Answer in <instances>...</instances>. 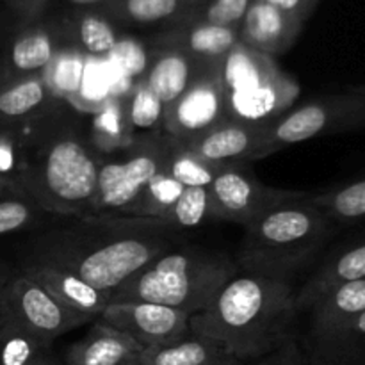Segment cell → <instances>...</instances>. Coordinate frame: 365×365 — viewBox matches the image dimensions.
<instances>
[{"instance_id": "cell-28", "label": "cell", "mask_w": 365, "mask_h": 365, "mask_svg": "<svg viewBox=\"0 0 365 365\" xmlns=\"http://www.w3.org/2000/svg\"><path fill=\"white\" fill-rule=\"evenodd\" d=\"M312 365H365V310L331 337L310 346Z\"/></svg>"}, {"instance_id": "cell-9", "label": "cell", "mask_w": 365, "mask_h": 365, "mask_svg": "<svg viewBox=\"0 0 365 365\" xmlns=\"http://www.w3.org/2000/svg\"><path fill=\"white\" fill-rule=\"evenodd\" d=\"M45 344L52 346L61 335L91 323V317L63 305L38 282L24 273H14L4 294L2 316Z\"/></svg>"}, {"instance_id": "cell-19", "label": "cell", "mask_w": 365, "mask_h": 365, "mask_svg": "<svg viewBox=\"0 0 365 365\" xmlns=\"http://www.w3.org/2000/svg\"><path fill=\"white\" fill-rule=\"evenodd\" d=\"M20 273L38 282L63 305L70 307L84 316H89L93 321L98 319L100 314L109 303V298L103 292L96 291L95 287L82 282L75 274L57 269V267L38 262H20Z\"/></svg>"}, {"instance_id": "cell-18", "label": "cell", "mask_w": 365, "mask_h": 365, "mask_svg": "<svg viewBox=\"0 0 365 365\" xmlns=\"http://www.w3.org/2000/svg\"><path fill=\"white\" fill-rule=\"evenodd\" d=\"M130 335L96 319L81 341L64 353L66 365H130L143 351Z\"/></svg>"}, {"instance_id": "cell-24", "label": "cell", "mask_w": 365, "mask_h": 365, "mask_svg": "<svg viewBox=\"0 0 365 365\" xmlns=\"http://www.w3.org/2000/svg\"><path fill=\"white\" fill-rule=\"evenodd\" d=\"M202 0H116L103 7L113 21L134 25H177L187 18Z\"/></svg>"}, {"instance_id": "cell-43", "label": "cell", "mask_w": 365, "mask_h": 365, "mask_svg": "<svg viewBox=\"0 0 365 365\" xmlns=\"http://www.w3.org/2000/svg\"><path fill=\"white\" fill-rule=\"evenodd\" d=\"M18 192H25L18 182L9 180V178L6 177H0V198L9 195H18Z\"/></svg>"}, {"instance_id": "cell-21", "label": "cell", "mask_w": 365, "mask_h": 365, "mask_svg": "<svg viewBox=\"0 0 365 365\" xmlns=\"http://www.w3.org/2000/svg\"><path fill=\"white\" fill-rule=\"evenodd\" d=\"M360 280H365V241L346 248L307 280L299 292L294 294L296 314L309 310L321 296L330 292L331 289Z\"/></svg>"}, {"instance_id": "cell-16", "label": "cell", "mask_w": 365, "mask_h": 365, "mask_svg": "<svg viewBox=\"0 0 365 365\" xmlns=\"http://www.w3.org/2000/svg\"><path fill=\"white\" fill-rule=\"evenodd\" d=\"M155 46L177 48L205 64H220L239 43L237 29L184 21L168 27L155 39Z\"/></svg>"}, {"instance_id": "cell-20", "label": "cell", "mask_w": 365, "mask_h": 365, "mask_svg": "<svg viewBox=\"0 0 365 365\" xmlns=\"http://www.w3.org/2000/svg\"><path fill=\"white\" fill-rule=\"evenodd\" d=\"M365 310V280L341 285L321 296L312 307L309 344H317L337 334Z\"/></svg>"}, {"instance_id": "cell-33", "label": "cell", "mask_w": 365, "mask_h": 365, "mask_svg": "<svg viewBox=\"0 0 365 365\" xmlns=\"http://www.w3.org/2000/svg\"><path fill=\"white\" fill-rule=\"evenodd\" d=\"M48 217L56 216L43 210L25 192L4 196L0 198V237L39 227Z\"/></svg>"}, {"instance_id": "cell-15", "label": "cell", "mask_w": 365, "mask_h": 365, "mask_svg": "<svg viewBox=\"0 0 365 365\" xmlns=\"http://www.w3.org/2000/svg\"><path fill=\"white\" fill-rule=\"evenodd\" d=\"M305 24L264 0H253L237 29L239 43L277 59L302 34Z\"/></svg>"}, {"instance_id": "cell-6", "label": "cell", "mask_w": 365, "mask_h": 365, "mask_svg": "<svg viewBox=\"0 0 365 365\" xmlns=\"http://www.w3.org/2000/svg\"><path fill=\"white\" fill-rule=\"evenodd\" d=\"M220 78L228 120L271 125L292 109L299 96L294 77L277 59L237 43L220 63Z\"/></svg>"}, {"instance_id": "cell-14", "label": "cell", "mask_w": 365, "mask_h": 365, "mask_svg": "<svg viewBox=\"0 0 365 365\" xmlns=\"http://www.w3.org/2000/svg\"><path fill=\"white\" fill-rule=\"evenodd\" d=\"M61 43L57 24L31 21L18 29L0 50V84L41 73Z\"/></svg>"}, {"instance_id": "cell-38", "label": "cell", "mask_w": 365, "mask_h": 365, "mask_svg": "<svg viewBox=\"0 0 365 365\" xmlns=\"http://www.w3.org/2000/svg\"><path fill=\"white\" fill-rule=\"evenodd\" d=\"M250 365H307V359L296 339L292 337L267 355L253 360Z\"/></svg>"}, {"instance_id": "cell-45", "label": "cell", "mask_w": 365, "mask_h": 365, "mask_svg": "<svg viewBox=\"0 0 365 365\" xmlns=\"http://www.w3.org/2000/svg\"><path fill=\"white\" fill-rule=\"evenodd\" d=\"M214 365H241V362H239V360H235L234 356H227V359H223L221 362H217Z\"/></svg>"}, {"instance_id": "cell-46", "label": "cell", "mask_w": 365, "mask_h": 365, "mask_svg": "<svg viewBox=\"0 0 365 365\" xmlns=\"http://www.w3.org/2000/svg\"><path fill=\"white\" fill-rule=\"evenodd\" d=\"M348 91H349V93H355V95H362V96H365V84H362V86H355V88H349Z\"/></svg>"}, {"instance_id": "cell-29", "label": "cell", "mask_w": 365, "mask_h": 365, "mask_svg": "<svg viewBox=\"0 0 365 365\" xmlns=\"http://www.w3.org/2000/svg\"><path fill=\"white\" fill-rule=\"evenodd\" d=\"M184 189V185L175 180L164 168L146 184L141 195L128 207L123 216L150 217V220L164 221V217L173 209Z\"/></svg>"}, {"instance_id": "cell-5", "label": "cell", "mask_w": 365, "mask_h": 365, "mask_svg": "<svg viewBox=\"0 0 365 365\" xmlns=\"http://www.w3.org/2000/svg\"><path fill=\"white\" fill-rule=\"evenodd\" d=\"M237 274V264L225 253L177 246L120 285L109 296V303H157L192 316Z\"/></svg>"}, {"instance_id": "cell-4", "label": "cell", "mask_w": 365, "mask_h": 365, "mask_svg": "<svg viewBox=\"0 0 365 365\" xmlns=\"http://www.w3.org/2000/svg\"><path fill=\"white\" fill-rule=\"evenodd\" d=\"M330 234L331 221L314 205L310 192L246 225L235 264L248 274L289 280L317 255Z\"/></svg>"}, {"instance_id": "cell-8", "label": "cell", "mask_w": 365, "mask_h": 365, "mask_svg": "<svg viewBox=\"0 0 365 365\" xmlns=\"http://www.w3.org/2000/svg\"><path fill=\"white\" fill-rule=\"evenodd\" d=\"M365 128V96L328 95L287 110L267 128V157L296 143Z\"/></svg>"}, {"instance_id": "cell-22", "label": "cell", "mask_w": 365, "mask_h": 365, "mask_svg": "<svg viewBox=\"0 0 365 365\" xmlns=\"http://www.w3.org/2000/svg\"><path fill=\"white\" fill-rule=\"evenodd\" d=\"M57 25L64 41L81 48L88 57L109 56L120 43L116 25L100 9H77Z\"/></svg>"}, {"instance_id": "cell-40", "label": "cell", "mask_w": 365, "mask_h": 365, "mask_svg": "<svg viewBox=\"0 0 365 365\" xmlns=\"http://www.w3.org/2000/svg\"><path fill=\"white\" fill-rule=\"evenodd\" d=\"M21 20H25L27 24L34 21L39 14L43 13V9L46 7L48 0H4Z\"/></svg>"}, {"instance_id": "cell-11", "label": "cell", "mask_w": 365, "mask_h": 365, "mask_svg": "<svg viewBox=\"0 0 365 365\" xmlns=\"http://www.w3.org/2000/svg\"><path fill=\"white\" fill-rule=\"evenodd\" d=\"M225 118L227 110L220 66H212L166 107L163 132L177 141H189Z\"/></svg>"}, {"instance_id": "cell-37", "label": "cell", "mask_w": 365, "mask_h": 365, "mask_svg": "<svg viewBox=\"0 0 365 365\" xmlns=\"http://www.w3.org/2000/svg\"><path fill=\"white\" fill-rule=\"evenodd\" d=\"M25 160L24 123L0 125V177L20 184Z\"/></svg>"}, {"instance_id": "cell-25", "label": "cell", "mask_w": 365, "mask_h": 365, "mask_svg": "<svg viewBox=\"0 0 365 365\" xmlns=\"http://www.w3.org/2000/svg\"><path fill=\"white\" fill-rule=\"evenodd\" d=\"M41 75L0 84V125H20L53 102Z\"/></svg>"}, {"instance_id": "cell-7", "label": "cell", "mask_w": 365, "mask_h": 365, "mask_svg": "<svg viewBox=\"0 0 365 365\" xmlns=\"http://www.w3.org/2000/svg\"><path fill=\"white\" fill-rule=\"evenodd\" d=\"M173 138L160 132L135 135L127 148L102 159L93 216H123L170 157Z\"/></svg>"}, {"instance_id": "cell-35", "label": "cell", "mask_w": 365, "mask_h": 365, "mask_svg": "<svg viewBox=\"0 0 365 365\" xmlns=\"http://www.w3.org/2000/svg\"><path fill=\"white\" fill-rule=\"evenodd\" d=\"M127 98V114L134 130L160 132L166 116V106L146 88L143 81L132 88Z\"/></svg>"}, {"instance_id": "cell-39", "label": "cell", "mask_w": 365, "mask_h": 365, "mask_svg": "<svg viewBox=\"0 0 365 365\" xmlns=\"http://www.w3.org/2000/svg\"><path fill=\"white\" fill-rule=\"evenodd\" d=\"M264 2L271 4V6H274L277 9L284 11V13L296 18V20L302 21V24H307L321 0H264Z\"/></svg>"}, {"instance_id": "cell-27", "label": "cell", "mask_w": 365, "mask_h": 365, "mask_svg": "<svg viewBox=\"0 0 365 365\" xmlns=\"http://www.w3.org/2000/svg\"><path fill=\"white\" fill-rule=\"evenodd\" d=\"M86 64H88V56L63 39L50 63L39 75L53 98L73 106L84 84Z\"/></svg>"}, {"instance_id": "cell-36", "label": "cell", "mask_w": 365, "mask_h": 365, "mask_svg": "<svg viewBox=\"0 0 365 365\" xmlns=\"http://www.w3.org/2000/svg\"><path fill=\"white\" fill-rule=\"evenodd\" d=\"M252 4L253 0H202L184 21H200V24L239 29Z\"/></svg>"}, {"instance_id": "cell-2", "label": "cell", "mask_w": 365, "mask_h": 365, "mask_svg": "<svg viewBox=\"0 0 365 365\" xmlns=\"http://www.w3.org/2000/svg\"><path fill=\"white\" fill-rule=\"evenodd\" d=\"M25 160L20 185L56 217L93 216L103 155L93 146L73 106L53 100L24 123Z\"/></svg>"}, {"instance_id": "cell-13", "label": "cell", "mask_w": 365, "mask_h": 365, "mask_svg": "<svg viewBox=\"0 0 365 365\" xmlns=\"http://www.w3.org/2000/svg\"><path fill=\"white\" fill-rule=\"evenodd\" d=\"M267 128L269 125H253L228 120L207 128L184 143L185 148L216 166H235L267 157Z\"/></svg>"}, {"instance_id": "cell-3", "label": "cell", "mask_w": 365, "mask_h": 365, "mask_svg": "<svg viewBox=\"0 0 365 365\" xmlns=\"http://www.w3.org/2000/svg\"><path fill=\"white\" fill-rule=\"evenodd\" d=\"M294 317L291 282L245 273L232 278L205 309L189 317V331L245 362L292 339Z\"/></svg>"}, {"instance_id": "cell-31", "label": "cell", "mask_w": 365, "mask_h": 365, "mask_svg": "<svg viewBox=\"0 0 365 365\" xmlns=\"http://www.w3.org/2000/svg\"><path fill=\"white\" fill-rule=\"evenodd\" d=\"M312 202L330 221L351 223L365 220V177L327 192L312 195Z\"/></svg>"}, {"instance_id": "cell-34", "label": "cell", "mask_w": 365, "mask_h": 365, "mask_svg": "<svg viewBox=\"0 0 365 365\" xmlns=\"http://www.w3.org/2000/svg\"><path fill=\"white\" fill-rule=\"evenodd\" d=\"M209 220H212L209 187H185L173 209L164 217V223L175 230L184 232L202 227Z\"/></svg>"}, {"instance_id": "cell-26", "label": "cell", "mask_w": 365, "mask_h": 365, "mask_svg": "<svg viewBox=\"0 0 365 365\" xmlns=\"http://www.w3.org/2000/svg\"><path fill=\"white\" fill-rule=\"evenodd\" d=\"M89 139L100 155H110L127 148L135 138V130L127 114V98L113 96L106 100L93 116Z\"/></svg>"}, {"instance_id": "cell-30", "label": "cell", "mask_w": 365, "mask_h": 365, "mask_svg": "<svg viewBox=\"0 0 365 365\" xmlns=\"http://www.w3.org/2000/svg\"><path fill=\"white\" fill-rule=\"evenodd\" d=\"M52 346L45 344L13 321L0 317V365H34L50 355Z\"/></svg>"}, {"instance_id": "cell-41", "label": "cell", "mask_w": 365, "mask_h": 365, "mask_svg": "<svg viewBox=\"0 0 365 365\" xmlns=\"http://www.w3.org/2000/svg\"><path fill=\"white\" fill-rule=\"evenodd\" d=\"M14 277V271L7 266L6 262L0 260V316H2V305H4V294H6V289L9 285L11 278Z\"/></svg>"}, {"instance_id": "cell-12", "label": "cell", "mask_w": 365, "mask_h": 365, "mask_svg": "<svg viewBox=\"0 0 365 365\" xmlns=\"http://www.w3.org/2000/svg\"><path fill=\"white\" fill-rule=\"evenodd\" d=\"M191 314L157 303H107L98 319L130 335L143 348L168 344L189 335Z\"/></svg>"}, {"instance_id": "cell-23", "label": "cell", "mask_w": 365, "mask_h": 365, "mask_svg": "<svg viewBox=\"0 0 365 365\" xmlns=\"http://www.w3.org/2000/svg\"><path fill=\"white\" fill-rule=\"evenodd\" d=\"M228 355L216 342L200 335H185L175 342L145 348L130 365H214Z\"/></svg>"}, {"instance_id": "cell-42", "label": "cell", "mask_w": 365, "mask_h": 365, "mask_svg": "<svg viewBox=\"0 0 365 365\" xmlns=\"http://www.w3.org/2000/svg\"><path fill=\"white\" fill-rule=\"evenodd\" d=\"M64 2L71 4L77 9H103L116 0H64Z\"/></svg>"}, {"instance_id": "cell-1", "label": "cell", "mask_w": 365, "mask_h": 365, "mask_svg": "<svg viewBox=\"0 0 365 365\" xmlns=\"http://www.w3.org/2000/svg\"><path fill=\"white\" fill-rule=\"evenodd\" d=\"M182 242V232L160 220L89 216L34 235L21 250L20 262L63 269L109 298L146 264Z\"/></svg>"}, {"instance_id": "cell-44", "label": "cell", "mask_w": 365, "mask_h": 365, "mask_svg": "<svg viewBox=\"0 0 365 365\" xmlns=\"http://www.w3.org/2000/svg\"><path fill=\"white\" fill-rule=\"evenodd\" d=\"M34 365H59V364L52 359V355H46V356H43L41 360H38Z\"/></svg>"}, {"instance_id": "cell-17", "label": "cell", "mask_w": 365, "mask_h": 365, "mask_svg": "<svg viewBox=\"0 0 365 365\" xmlns=\"http://www.w3.org/2000/svg\"><path fill=\"white\" fill-rule=\"evenodd\" d=\"M212 66L220 64H205L177 48L155 46L141 81L168 107Z\"/></svg>"}, {"instance_id": "cell-10", "label": "cell", "mask_w": 365, "mask_h": 365, "mask_svg": "<svg viewBox=\"0 0 365 365\" xmlns=\"http://www.w3.org/2000/svg\"><path fill=\"white\" fill-rule=\"evenodd\" d=\"M212 220L230 221L246 227L267 210L310 196L307 191L267 187L245 164L223 166L209 185Z\"/></svg>"}, {"instance_id": "cell-32", "label": "cell", "mask_w": 365, "mask_h": 365, "mask_svg": "<svg viewBox=\"0 0 365 365\" xmlns=\"http://www.w3.org/2000/svg\"><path fill=\"white\" fill-rule=\"evenodd\" d=\"M164 168L184 187H209L223 166H216L200 159L185 148L184 143L175 139Z\"/></svg>"}]
</instances>
